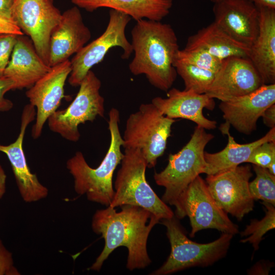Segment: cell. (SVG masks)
<instances>
[{"mask_svg": "<svg viewBox=\"0 0 275 275\" xmlns=\"http://www.w3.org/2000/svg\"><path fill=\"white\" fill-rule=\"evenodd\" d=\"M275 104V84H264L256 90L226 101L219 107L225 122L221 127L230 128L249 135L256 130L264 111Z\"/></svg>", "mask_w": 275, "mask_h": 275, "instance_id": "obj_15", "label": "cell"}, {"mask_svg": "<svg viewBox=\"0 0 275 275\" xmlns=\"http://www.w3.org/2000/svg\"><path fill=\"white\" fill-rule=\"evenodd\" d=\"M108 117L110 144L100 164L92 168L80 151L66 162V168L73 178L75 193L79 196L85 195L89 201L106 207L111 204L114 195V172L124 155L121 151L123 139L119 130V111L111 108Z\"/></svg>", "mask_w": 275, "mask_h": 275, "instance_id": "obj_3", "label": "cell"}, {"mask_svg": "<svg viewBox=\"0 0 275 275\" xmlns=\"http://www.w3.org/2000/svg\"><path fill=\"white\" fill-rule=\"evenodd\" d=\"M261 117L266 126L270 128L275 127V104L267 107L263 113Z\"/></svg>", "mask_w": 275, "mask_h": 275, "instance_id": "obj_34", "label": "cell"}, {"mask_svg": "<svg viewBox=\"0 0 275 275\" xmlns=\"http://www.w3.org/2000/svg\"><path fill=\"white\" fill-rule=\"evenodd\" d=\"M252 176L250 165H239L213 175H207L205 182L218 206L226 213L240 221L254 207V200L249 187Z\"/></svg>", "mask_w": 275, "mask_h": 275, "instance_id": "obj_12", "label": "cell"}, {"mask_svg": "<svg viewBox=\"0 0 275 275\" xmlns=\"http://www.w3.org/2000/svg\"><path fill=\"white\" fill-rule=\"evenodd\" d=\"M261 204L265 207V215L260 220L253 219L244 231L241 232V237L245 238L240 240L242 243L249 242L252 245L254 251L259 248V244L264 239V235L275 228V208L273 205L264 202Z\"/></svg>", "mask_w": 275, "mask_h": 275, "instance_id": "obj_26", "label": "cell"}, {"mask_svg": "<svg viewBox=\"0 0 275 275\" xmlns=\"http://www.w3.org/2000/svg\"><path fill=\"white\" fill-rule=\"evenodd\" d=\"M91 37V32L84 23L77 7H73L64 11L50 36L49 66L68 60L86 45Z\"/></svg>", "mask_w": 275, "mask_h": 275, "instance_id": "obj_19", "label": "cell"}, {"mask_svg": "<svg viewBox=\"0 0 275 275\" xmlns=\"http://www.w3.org/2000/svg\"><path fill=\"white\" fill-rule=\"evenodd\" d=\"M14 90V83L4 75L0 76V112H7L13 106V102L4 97L9 91Z\"/></svg>", "mask_w": 275, "mask_h": 275, "instance_id": "obj_33", "label": "cell"}, {"mask_svg": "<svg viewBox=\"0 0 275 275\" xmlns=\"http://www.w3.org/2000/svg\"><path fill=\"white\" fill-rule=\"evenodd\" d=\"M17 36L13 34L0 35V76L3 75L8 64Z\"/></svg>", "mask_w": 275, "mask_h": 275, "instance_id": "obj_31", "label": "cell"}, {"mask_svg": "<svg viewBox=\"0 0 275 275\" xmlns=\"http://www.w3.org/2000/svg\"><path fill=\"white\" fill-rule=\"evenodd\" d=\"M262 85L259 73L249 58L230 57L222 60L206 94L226 101L249 94Z\"/></svg>", "mask_w": 275, "mask_h": 275, "instance_id": "obj_14", "label": "cell"}, {"mask_svg": "<svg viewBox=\"0 0 275 275\" xmlns=\"http://www.w3.org/2000/svg\"><path fill=\"white\" fill-rule=\"evenodd\" d=\"M14 0H0V35H23L12 16V7Z\"/></svg>", "mask_w": 275, "mask_h": 275, "instance_id": "obj_29", "label": "cell"}, {"mask_svg": "<svg viewBox=\"0 0 275 275\" xmlns=\"http://www.w3.org/2000/svg\"><path fill=\"white\" fill-rule=\"evenodd\" d=\"M214 22L235 40L249 47L259 32V13L249 0H222L214 3Z\"/></svg>", "mask_w": 275, "mask_h": 275, "instance_id": "obj_17", "label": "cell"}, {"mask_svg": "<svg viewBox=\"0 0 275 275\" xmlns=\"http://www.w3.org/2000/svg\"><path fill=\"white\" fill-rule=\"evenodd\" d=\"M12 16L21 31L30 36L38 55L49 65L50 36L62 17L53 0H14Z\"/></svg>", "mask_w": 275, "mask_h": 275, "instance_id": "obj_11", "label": "cell"}, {"mask_svg": "<svg viewBox=\"0 0 275 275\" xmlns=\"http://www.w3.org/2000/svg\"><path fill=\"white\" fill-rule=\"evenodd\" d=\"M185 216L189 218L191 228L189 236L191 237L198 231L207 229L233 235L239 232L238 226L218 206L210 194L205 180L200 175L187 188L176 217L181 219Z\"/></svg>", "mask_w": 275, "mask_h": 275, "instance_id": "obj_10", "label": "cell"}, {"mask_svg": "<svg viewBox=\"0 0 275 275\" xmlns=\"http://www.w3.org/2000/svg\"><path fill=\"white\" fill-rule=\"evenodd\" d=\"M15 267L12 253L4 246L0 239V275H20Z\"/></svg>", "mask_w": 275, "mask_h": 275, "instance_id": "obj_32", "label": "cell"}, {"mask_svg": "<svg viewBox=\"0 0 275 275\" xmlns=\"http://www.w3.org/2000/svg\"><path fill=\"white\" fill-rule=\"evenodd\" d=\"M167 92L166 98L156 97L151 101L163 115L174 119L190 120L205 129L216 127V121L207 119L203 114L204 108L210 111L214 108V99L191 90L181 91L174 88Z\"/></svg>", "mask_w": 275, "mask_h": 275, "instance_id": "obj_18", "label": "cell"}, {"mask_svg": "<svg viewBox=\"0 0 275 275\" xmlns=\"http://www.w3.org/2000/svg\"><path fill=\"white\" fill-rule=\"evenodd\" d=\"M256 177L249 182V190L254 200H262L275 206V175L268 170L253 166Z\"/></svg>", "mask_w": 275, "mask_h": 275, "instance_id": "obj_27", "label": "cell"}, {"mask_svg": "<svg viewBox=\"0 0 275 275\" xmlns=\"http://www.w3.org/2000/svg\"><path fill=\"white\" fill-rule=\"evenodd\" d=\"M175 121L163 115L152 102L141 104L126 120L122 147L139 150L147 168H153L164 152Z\"/></svg>", "mask_w": 275, "mask_h": 275, "instance_id": "obj_7", "label": "cell"}, {"mask_svg": "<svg viewBox=\"0 0 275 275\" xmlns=\"http://www.w3.org/2000/svg\"><path fill=\"white\" fill-rule=\"evenodd\" d=\"M174 66L177 74L183 79L184 90H191L198 94H206L215 73L176 59Z\"/></svg>", "mask_w": 275, "mask_h": 275, "instance_id": "obj_25", "label": "cell"}, {"mask_svg": "<svg viewBox=\"0 0 275 275\" xmlns=\"http://www.w3.org/2000/svg\"><path fill=\"white\" fill-rule=\"evenodd\" d=\"M185 48H200L223 60L230 57L249 58L250 47L235 40L214 22L189 36Z\"/></svg>", "mask_w": 275, "mask_h": 275, "instance_id": "obj_24", "label": "cell"}, {"mask_svg": "<svg viewBox=\"0 0 275 275\" xmlns=\"http://www.w3.org/2000/svg\"><path fill=\"white\" fill-rule=\"evenodd\" d=\"M71 71L69 59L52 66L26 92L30 103L36 108L35 122L31 132L33 139L40 136L45 122L58 109L64 97V86Z\"/></svg>", "mask_w": 275, "mask_h": 275, "instance_id": "obj_13", "label": "cell"}, {"mask_svg": "<svg viewBox=\"0 0 275 275\" xmlns=\"http://www.w3.org/2000/svg\"><path fill=\"white\" fill-rule=\"evenodd\" d=\"M176 59L216 73L220 68L222 60L200 48L179 49Z\"/></svg>", "mask_w": 275, "mask_h": 275, "instance_id": "obj_28", "label": "cell"}, {"mask_svg": "<svg viewBox=\"0 0 275 275\" xmlns=\"http://www.w3.org/2000/svg\"><path fill=\"white\" fill-rule=\"evenodd\" d=\"M275 161V141L266 142L254 149L246 162L267 169Z\"/></svg>", "mask_w": 275, "mask_h": 275, "instance_id": "obj_30", "label": "cell"}, {"mask_svg": "<svg viewBox=\"0 0 275 275\" xmlns=\"http://www.w3.org/2000/svg\"><path fill=\"white\" fill-rule=\"evenodd\" d=\"M7 175L0 164V199H2L6 193Z\"/></svg>", "mask_w": 275, "mask_h": 275, "instance_id": "obj_35", "label": "cell"}, {"mask_svg": "<svg viewBox=\"0 0 275 275\" xmlns=\"http://www.w3.org/2000/svg\"><path fill=\"white\" fill-rule=\"evenodd\" d=\"M131 37L134 56L130 71L144 74L151 85L167 92L177 75L174 64L179 47L174 30L160 21L142 19L132 28Z\"/></svg>", "mask_w": 275, "mask_h": 275, "instance_id": "obj_2", "label": "cell"}, {"mask_svg": "<svg viewBox=\"0 0 275 275\" xmlns=\"http://www.w3.org/2000/svg\"><path fill=\"white\" fill-rule=\"evenodd\" d=\"M256 7L259 13V32L250 47L248 58L263 84H275V9Z\"/></svg>", "mask_w": 275, "mask_h": 275, "instance_id": "obj_21", "label": "cell"}, {"mask_svg": "<svg viewBox=\"0 0 275 275\" xmlns=\"http://www.w3.org/2000/svg\"><path fill=\"white\" fill-rule=\"evenodd\" d=\"M121 167L115 181V192L111 204L113 208L131 205L147 209L160 221L175 214L160 199L146 179L147 162L138 149H125Z\"/></svg>", "mask_w": 275, "mask_h": 275, "instance_id": "obj_5", "label": "cell"}, {"mask_svg": "<svg viewBox=\"0 0 275 275\" xmlns=\"http://www.w3.org/2000/svg\"><path fill=\"white\" fill-rule=\"evenodd\" d=\"M256 7L275 9V0H249Z\"/></svg>", "mask_w": 275, "mask_h": 275, "instance_id": "obj_36", "label": "cell"}, {"mask_svg": "<svg viewBox=\"0 0 275 275\" xmlns=\"http://www.w3.org/2000/svg\"><path fill=\"white\" fill-rule=\"evenodd\" d=\"M77 7L93 12L108 8L125 13L136 21L142 19L161 21L167 16L172 0H71Z\"/></svg>", "mask_w": 275, "mask_h": 275, "instance_id": "obj_22", "label": "cell"}, {"mask_svg": "<svg viewBox=\"0 0 275 275\" xmlns=\"http://www.w3.org/2000/svg\"><path fill=\"white\" fill-rule=\"evenodd\" d=\"M131 18L127 14L111 9L109 20L104 32L97 38L85 45L70 61L71 71L69 84L78 87L88 72L100 63L109 49L119 47L123 51L122 58L128 59L133 52L125 35L126 28Z\"/></svg>", "mask_w": 275, "mask_h": 275, "instance_id": "obj_9", "label": "cell"}, {"mask_svg": "<svg viewBox=\"0 0 275 275\" xmlns=\"http://www.w3.org/2000/svg\"><path fill=\"white\" fill-rule=\"evenodd\" d=\"M213 138V135L197 126L187 143L177 153H171L166 167L154 174L156 184L165 188L161 200L175 207L176 217L180 213L181 202L189 185L204 173L205 148Z\"/></svg>", "mask_w": 275, "mask_h": 275, "instance_id": "obj_4", "label": "cell"}, {"mask_svg": "<svg viewBox=\"0 0 275 275\" xmlns=\"http://www.w3.org/2000/svg\"><path fill=\"white\" fill-rule=\"evenodd\" d=\"M38 55L33 44L18 36L3 75L14 83V90L29 88L50 69Z\"/></svg>", "mask_w": 275, "mask_h": 275, "instance_id": "obj_20", "label": "cell"}, {"mask_svg": "<svg viewBox=\"0 0 275 275\" xmlns=\"http://www.w3.org/2000/svg\"><path fill=\"white\" fill-rule=\"evenodd\" d=\"M121 207V210L117 212L115 208L107 206L97 210L93 216L92 230L101 235L105 244L90 270L99 271L109 255L122 246L128 250L126 267L129 270L144 269L151 262L147 240L151 230L160 219L140 206L124 205Z\"/></svg>", "mask_w": 275, "mask_h": 275, "instance_id": "obj_1", "label": "cell"}, {"mask_svg": "<svg viewBox=\"0 0 275 275\" xmlns=\"http://www.w3.org/2000/svg\"><path fill=\"white\" fill-rule=\"evenodd\" d=\"M36 108L30 103L23 108L20 132L16 140L5 145L0 143V152L7 156L12 168L16 184L22 200L27 203L38 201L47 197L48 188L31 172L26 161L23 148L25 131L28 125L35 120Z\"/></svg>", "mask_w": 275, "mask_h": 275, "instance_id": "obj_16", "label": "cell"}, {"mask_svg": "<svg viewBox=\"0 0 275 275\" xmlns=\"http://www.w3.org/2000/svg\"><path fill=\"white\" fill-rule=\"evenodd\" d=\"M230 128H219L228 136V143L221 151L216 153L204 152L206 167L204 174L213 175L246 162L250 155L259 145L266 142L275 141V127L270 128L261 138L246 144H238L229 132Z\"/></svg>", "mask_w": 275, "mask_h": 275, "instance_id": "obj_23", "label": "cell"}, {"mask_svg": "<svg viewBox=\"0 0 275 275\" xmlns=\"http://www.w3.org/2000/svg\"><path fill=\"white\" fill-rule=\"evenodd\" d=\"M212 2H213V3H216V2H218L220 1H222V0H210Z\"/></svg>", "mask_w": 275, "mask_h": 275, "instance_id": "obj_38", "label": "cell"}, {"mask_svg": "<svg viewBox=\"0 0 275 275\" xmlns=\"http://www.w3.org/2000/svg\"><path fill=\"white\" fill-rule=\"evenodd\" d=\"M101 82L91 70L84 77L75 98L64 109H57L48 119L49 129L70 142L80 137L78 126L103 117L104 99L100 94Z\"/></svg>", "mask_w": 275, "mask_h": 275, "instance_id": "obj_8", "label": "cell"}, {"mask_svg": "<svg viewBox=\"0 0 275 275\" xmlns=\"http://www.w3.org/2000/svg\"><path fill=\"white\" fill-rule=\"evenodd\" d=\"M161 221L167 229L171 252L163 265L151 273L153 275H166L192 267L212 265L226 256L234 236L222 233L212 242L199 243L186 236L175 215Z\"/></svg>", "mask_w": 275, "mask_h": 275, "instance_id": "obj_6", "label": "cell"}, {"mask_svg": "<svg viewBox=\"0 0 275 275\" xmlns=\"http://www.w3.org/2000/svg\"><path fill=\"white\" fill-rule=\"evenodd\" d=\"M267 169L271 174L275 175V161L271 162Z\"/></svg>", "mask_w": 275, "mask_h": 275, "instance_id": "obj_37", "label": "cell"}]
</instances>
